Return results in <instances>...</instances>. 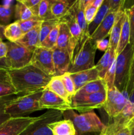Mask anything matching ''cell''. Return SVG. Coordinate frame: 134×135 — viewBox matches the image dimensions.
<instances>
[{
  "instance_id": "1",
  "label": "cell",
  "mask_w": 134,
  "mask_h": 135,
  "mask_svg": "<svg viewBox=\"0 0 134 135\" xmlns=\"http://www.w3.org/2000/svg\"><path fill=\"white\" fill-rule=\"evenodd\" d=\"M8 71L17 94L26 95L44 90L51 79V76L31 64Z\"/></svg>"
},
{
  "instance_id": "2",
  "label": "cell",
  "mask_w": 134,
  "mask_h": 135,
  "mask_svg": "<svg viewBox=\"0 0 134 135\" xmlns=\"http://www.w3.org/2000/svg\"><path fill=\"white\" fill-rule=\"evenodd\" d=\"M64 119H69L73 123L76 135H99L106 127L95 112H87L78 114L73 109L63 112Z\"/></svg>"
},
{
  "instance_id": "3",
  "label": "cell",
  "mask_w": 134,
  "mask_h": 135,
  "mask_svg": "<svg viewBox=\"0 0 134 135\" xmlns=\"http://www.w3.org/2000/svg\"><path fill=\"white\" fill-rule=\"evenodd\" d=\"M43 91L22 95L16 98L7 100L4 107V111L11 118H18L26 117L25 115L37 111L42 110L39 106V99Z\"/></svg>"
},
{
  "instance_id": "4",
  "label": "cell",
  "mask_w": 134,
  "mask_h": 135,
  "mask_svg": "<svg viewBox=\"0 0 134 135\" xmlns=\"http://www.w3.org/2000/svg\"><path fill=\"white\" fill-rule=\"evenodd\" d=\"M77 49L68 70V73L70 74L90 69L95 66V56L97 48L94 40L91 36L87 37Z\"/></svg>"
},
{
  "instance_id": "5",
  "label": "cell",
  "mask_w": 134,
  "mask_h": 135,
  "mask_svg": "<svg viewBox=\"0 0 134 135\" xmlns=\"http://www.w3.org/2000/svg\"><path fill=\"white\" fill-rule=\"evenodd\" d=\"M133 54L134 47L129 44L116 56L114 86L122 93L127 87Z\"/></svg>"
},
{
  "instance_id": "6",
  "label": "cell",
  "mask_w": 134,
  "mask_h": 135,
  "mask_svg": "<svg viewBox=\"0 0 134 135\" xmlns=\"http://www.w3.org/2000/svg\"><path fill=\"white\" fill-rule=\"evenodd\" d=\"M63 117L61 111L49 109L38 117L35 121L30 123L19 135H53L49 125L62 120Z\"/></svg>"
},
{
  "instance_id": "7",
  "label": "cell",
  "mask_w": 134,
  "mask_h": 135,
  "mask_svg": "<svg viewBox=\"0 0 134 135\" xmlns=\"http://www.w3.org/2000/svg\"><path fill=\"white\" fill-rule=\"evenodd\" d=\"M106 98V91L91 94H76L71 98V109L80 113L91 112L102 108Z\"/></svg>"
},
{
  "instance_id": "8",
  "label": "cell",
  "mask_w": 134,
  "mask_h": 135,
  "mask_svg": "<svg viewBox=\"0 0 134 135\" xmlns=\"http://www.w3.org/2000/svg\"><path fill=\"white\" fill-rule=\"evenodd\" d=\"M7 54L6 58L9 62L10 69H17L29 65L33 52L17 42H6Z\"/></svg>"
},
{
  "instance_id": "9",
  "label": "cell",
  "mask_w": 134,
  "mask_h": 135,
  "mask_svg": "<svg viewBox=\"0 0 134 135\" xmlns=\"http://www.w3.org/2000/svg\"><path fill=\"white\" fill-rule=\"evenodd\" d=\"M127 100L115 86L106 89V98L102 108L110 119L119 115L124 109Z\"/></svg>"
},
{
  "instance_id": "10",
  "label": "cell",
  "mask_w": 134,
  "mask_h": 135,
  "mask_svg": "<svg viewBox=\"0 0 134 135\" xmlns=\"http://www.w3.org/2000/svg\"><path fill=\"white\" fill-rule=\"evenodd\" d=\"M30 64L44 73L48 76H55V71L53 61V50L39 47L33 52Z\"/></svg>"
},
{
  "instance_id": "11",
  "label": "cell",
  "mask_w": 134,
  "mask_h": 135,
  "mask_svg": "<svg viewBox=\"0 0 134 135\" xmlns=\"http://www.w3.org/2000/svg\"><path fill=\"white\" fill-rule=\"evenodd\" d=\"M39 106L42 109H55L63 112L68 109H72L70 103L66 102L47 88L43 91L39 99Z\"/></svg>"
},
{
  "instance_id": "12",
  "label": "cell",
  "mask_w": 134,
  "mask_h": 135,
  "mask_svg": "<svg viewBox=\"0 0 134 135\" xmlns=\"http://www.w3.org/2000/svg\"><path fill=\"white\" fill-rule=\"evenodd\" d=\"M38 117L11 118L0 126V135H19Z\"/></svg>"
},
{
  "instance_id": "13",
  "label": "cell",
  "mask_w": 134,
  "mask_h": 135,
  "mask_svg": "<svg viewBox=\"0 0 134 135\" xmlns=\"http://www.w3.org/2000/svg\"><path fill=\"white\" fill-rule=\"evenodd\" d=\"M77 45V42L71 34L67 25L64 22H60L56 47L61 49V50H66L68 53L72 61Z\"/></svg>"
},
{
  "instance_id": "14",
  "label": "cell",
  "mask_w": 134,
  "mask_h": 135,
  "mask_svg": "<svg viewBox=\"0 0 134 135\" xmlns=\"http://www.w3.org/2000/svg\"><path fill=\"white\" fill-rule=\"evenodd\" d=\"M53 61L55 71V76H60L68 72L72 59L66 50L56 47L53 50Z\"/></svg>"
},
{
  "instance_id": "15",
  "label": "cell",
  "mask_w": 134,
  "mask_h": 135,
  "mask_svg": "<svg viewBox=\"0 0 134 135\" xmlns=\"http://www.w3.org/2000/svg\"><path fill=\"white\" fill-rule=\"evenodd\" d=\"M60 22H64L67 25L71 34L78 45L81 40L82 32L76 18V1H74L65 15L60 20Z\"/></svg>"
},
{
  "instance_id": "16",
  "label": "cell",
  "mask_w": 134,
  "mask_h": 135,
  "mask_svg": "<svg viewBox=\"0 0 134 135\" xmlns=\"http://www.w3.org/2000/svg\"><path fill=\"white\" fill-rule=\"evenodd\" d=\"M116 14L117 13L113 12H109L102 22L91 36V38L97 42L98 40L105 39L110 36V32L115 22Z\"/></svg>"
},
{
  "instance_id": "17",
  "label": "cell",
  "mask_w": 134,
  "mask_h": 135,
  "mask_svg": "<svg viewBox=\"0 0 134 135\" xmlns=\"http://www.w3.org/2000/svg\"><path fill=\"white\" fill-rule=\"evenodd\" d=\"M109 124L106 125L105 131L109 135H131L128 125V121L120 114L115 118L111 119Z\"/></svg>"
},
{
  "instance_id": "18",
  "label": "cell",
  "mask_w": 134,
  "mask_h": 135,
  "mask_svg": "<svg viewBox=\"0 0 134 135\" xmlns=\"http://www.w3.org/2000/svg\"><path fill=\"white\" fill-rule=\"evenodd\" d=\"M70 76L74 83L76 92L87 83L100 79L95 66L90 69L70 74Z\"/></svg>"
},
{
  "instance_id": "19",
  "label": "cell",
  "mask_w": 134,
  "mask_h": 135,
  "mask_svg": "<svg viewBox=\"0 0 134 135\" xmlns=\"http://www.w3.org/2000/svg\"><path fill=\"white\" fill-rule=\"evenodd\" d=\"M40 28L41 25H38L32 30L25 33L23 36L17 42L34 52L38 47H40Z\"/></svg>"
},
{
  "instance_id": "20",
  "label": "cell",
  "mask_w": 134,
  "mask_h": 135,
  "mask_svg": "<svg viewBox=\"0 0 134 135\" xmlns=\"http://www.w3.org/2000/svg\"><path fill=\"white\" fill-rule=\"evenodd\" d=\"M124 9L120 11L116 14L114 25L109 36V47L112 50L116 53L117 47L120 38L121 30L124 19Z\"/></svg>"
},
{
  "instance_id": "21",
  "label": "cell",
  "mask_w": 134,
  "mask_h": 135,
  "mask_svg": "<svg viewBox=\"0 0 134 135\" xmlns=\"http://www.w3.org/2000/svg\"><path fill=\"white\" fill-rule=\"evenodd\" d=\"M17 94L7 69H0V100Z\"/></svg>"
},
{
  "instance_id": "22",
  "label": "cell",
  "mask_w": 134,
  "mask_h": 135,
  "mask_svg": "<svg viewBox=\"0 0 134 135\" xmlns=\"http://www.w3.org/2000/svg\"><path fill=\"white\" fill-rule=\"evenodd\" d=\"M85 7V0L76 1V18L82 32V38L80 43L77 46L76 48L81 44L83 42L87 37L90 36L88 32V25L85 20L84 10Z\"/></svg>"
},
{
  "instance_id": "23",
  "label": "cell",
  "mask_w": 134,
  "mask_h": 135,
  "mask_svg": "<svg viewBox=\"0 0 134 135\" xmlns=\"http://www.w3.org/2000/svg\"><path fill=\"white\" fill-rule=\"evenodd\" d=\"M53 135H76L73 123L69 119H63L49 125Z\"/></svg>"
},
{
  "instance_id": "24",
  "label": "cell",
  "mask_w": 134,
  "mask_h": 135,
  "mask_svg": "<svg viewBox=\"0 0 134 135\" xmlns=\"http://www.w3.org/2000/svg\"><path fill=\"white\" fill-rule=\"evenodd\" d=\"M116 58V53L109 47L104 55L95 65L100 79H104L112 63Z\"/></svg>"
},
{
  "instance_id": "25",
  "label": "cell",
  "mask_w": 134,
  "mask_h": 135,
  "mask_svg": "<svg viewBox=\"0 0 134 135\" xmlns=\"http://www.w3.org/2000/svg\"><path fill=\"white\" fill-rule=\"evenodd\" d=\"M130 18H129L128 9L125 8L124 9V19L122 25V30H121L120 38L119 43L116 50V56L120 54L125 49V47L130 44Z\"/></svg>"
},
{
  "instance_id": "26",
  "label": "cell",
  "mask_w": 134,
  "mask_h": 135,
  "mask_svg": "<svg viewBox=\"0 0 134 135\" xmlns=\"http://www.w3.org/2000/svg\"><path fill=\"white\" fill-rule=\"evenodd\" d=\"M74 2L68 0H51V11L55 18L60 21L68 12Z\"/></svg>"
},
{
  "instance_id": "27",
  "label": "cell",
  "mask_w": 134,
  "mask_h": 135,
  "mask_svg": "<svg viewBox=\"0 0 134 135\" xmlns=\"http://www.w3.org/2000/svg\"><path fill=\"white\" fill-rule=\"evenodd\" d=\"M109 10H110L109 0H104L101 6L99 8L97 14H96L95 18H93L91 23L88 25V32H89L90 36L95 31V30L99 26L100 24L102 22L106 15L109 13Z\"/></svg>"
},
{
  "instance_id": "28",
  "label": "cell",
  "mask_w": 134,
  "mask_h": 135,
  "mask_svg": "<svg viewBox=\"0 0 134 135\" xmlns=\"http://www.w3.org/2000/svg\"><path fill=\"white\" fill-rule=\"evenodd\" d=\"M46 88L51 90V92L56 94L59 96H60L61 98L65 100L66 102L70 104V98L68 92L66 90L60 76H55L51 77V80L49 81Z\"/></svg>"
},
{
  "instance_id": "29",
  "label": "cell",
  "mask_w": 134,
  "mask_h": 135,
  "mask_svg": "<svg viewBox=\"0 0 134 135\" xmlns=\"http://www.w3.org/2000/svg\"><path fill=\"white\" fill-rule=\"evenodd\" d=\"M106 85L104 79H99L91 81L81 87L76 92L77 94H91L97 92L106 91Z\"/></svg>"
},
{
  "instance_id": "30",
  "label": "cell",
  "mask_w": 134,
  "mask_h": 135,
  "mask_svg": "<svg viewBox=\"0 0 134 135\" xmlns=\"http://www.w3.org/2000/svg\"><path fill=\"white\" fill-rule=\"evenodd\" d=\"M24 32L21 30L20 25L17 21L9 24L5 26L4 36L10 42H17L23 36Z\"/></svg>"
},
{
  "instance_id": "31",
  "label": "cell",
  "mask_w": 134,
  "mask_h": 135,
  "mask_svg": "<svg viewBox=\"0 0 134 135\" xmlns=\"http://www.w3.org/2000/svg\"><path fill=\"white\" fill-rule=\"evenodd\" d=\"M14 13L16 21H24L34 17L31 11L23 3L22 0L17 1L14 6Z\"/></svg>"
},
{
  "instance_id": "32",
  "label": "cell",
  "mask_w": 134,
  "mask_h": 135,
  "mask_svg": "<svg viewBox=\"0 0 134 135\" xmlns=\"http://www.w3.org/2000/svg\"><path fill=\"white\" fill-rule=\"evenodd\" d=\"M59 24L51 30V32L47 36V38L41 44L40 47L50 50H53L54 49L56 48L58 37H59Z\"/></svg>"
},
{
  "instance_id": "33",
  "label": "cell",
  "mask_w": 134,
  "mask_h": 135,
  "mask_svg": "<svg viewBox=\"0 0 134 135\" xmlns=\"http://www.w3.org/2000/svg\"><path fill=\"white\" fill-rule=\"evenodd\" d=\"M60 23V21L56 18L49 21H42L41 24L40 34H39V42L40 45L43 41L45 40L48 34L51 32V30L54 28L56 26H57Z\"/></svg>"
},
{
  "instance_id": "34",
  "label": "cell",
  "mask_w": 134,
  "mask_h": 135,
  "mask_svg": "<svg viewBox=\"0 0 134 135\" xmlns=\"http://www.w3.org/2000/svg\"><path fill=\"white\" fill-rule=\"evenodd\" d=\"M39 19L42 21H49L55 18L51 11L50 1L49 0H41L39 5L38 15Z\"/></svg>"
},
{
  "instance_id": "35",
  "label": "cell",
  "mask_w": 134,
  "mask_h": 135,
  "mask_svg": "<svg viewBox=\"0 0 134 135\" xmlns=\"http://www.w3.org/2000/svg\"><path fill=\"white\" fill-rule=\"evenodd\" d=\"M13 13V8L11 5H0V24L5 26L9 25Z\"/></svg>"
},
{
  "instance_id": "36",
  "label": "cell",
  "mask_w": 134,
  "mask_h": 135,
  "mask_svg": "<svg viewBox=\"0 0 134 135\" xmlns=\"http://www.w3.org/2000/svg\"><path fill=\"white\" fill-rule=\"evenodd\" d=\"M17 22L19 24L21 30H22L24 34H25L30 30H32L33 28L36 27L38 25H40L42 24V21H41L38 17L34 16V17L26 20V21H17Z\"/></svg>"
},
{
  "instance_id": "37",
  "label": "cell",
  "mask_w": 134,
  "mask_h": 135,
  "mask_svg": "<svg viewBox=\"0 0 134 135\" xmlns=\"http://www.w3.org/2000/svg\"><path fill=\"white\" fill-rule=\"evenodd\" d=\"M60 78L63 81L64 88H65L66 92H68L71 100V98L76 94V91L75 89L74 83L73 80L71 77L70 74L69 73H66L64 75L60 76Z\"/></svg>"
},
{
  "instance_id": "38",
  "label": "cell",
  "mask_w": 134,
  "mask_h": 135,
  "mask_svg": "<svg viewBox=\"0 0 134 135\" xmlns=\"http://www.w3.org/2000/svg\"><path fill=\"white\" fill-rule=\"evenodd\" d=\"M98 9L92 5L91 3V0H85V10H84V14H85V20L87 21V23L89 25L91 23L93 18L95 17L96 14L97 13Z\"/></svg>"
},
{
  "instance_id": "39",
  "label": "cell",
  "mask_w": 134,
  "mask_h": 135,
  "mask_svg": "<svg viewBox=\"0 0 134 135\" xmlns=\"http://www.w3.org/2000/svg\"><path fill=\"white\" fill-rule=\"evenodd\" d=\"M116 59L112 63L111 66L108 70L104 80L106 83V88H110L114 86V80H115V74H116Z\"/></svg>"
},
{
  "instance_id": "40",
  "label": "cell",
  "mask_w": 134,
  "mask_h": 135,
  "mask_svg": "<svg viewBox=\"0 0 134 135\" xmlns=\"http://www.w3.org/2000/svg\"><path fill=\"white\" fill-rule=\"evenodd\" d=\"M23 3L30 9L34 16L38 17L39 11V5L41 0H22Z\"/></svg>"
},
{
  "instance_id": "41",
  "label": "cell",
  "mask_w": 134,
  "mask_h": 135,
  "mask_svg": "<svg viewBox=\"0 0 134 135\" xmlns=\"http://www.w3.org/2000/svg\"><path fill=\"white\" fill-rule=\"evenodd\" d=\"M109 3H110L109 12L118 13L119 11L125 9V1L123 0H109Z\"/></svg>"
},
{
  "instance_id": "42",
  "label": "cell",
  "mask_w": 134,
  "mask_h": 135,
  "mask_svg": "<svg viewBox=\"0 0 134 135\" xmlns=\"http://www.w3.org/2000/svg\"><path fill=\"white\" fill-rule=\"evenodd\" d=\"M7 101V100H6L5 98L0 100V126L3 123L8 121L9 119L11 118L10 115L5 113V111H4V107H5V103Z\"/></svg>"
},
{
  "instance_id": "43",
  "label": "cell",
  "mask_w": 134,
  "mask_h": 135,
  "mask_svg": "<svg viewBox=\"0 0 134 135\" xmlns=\"http://www.w3.org/2000/svg\"><path fill=\"white\" fill-rule=\"evenodd\" d=\"M128 9L130 26V44L134 47V11H131L129 9Z\"/></svg>"
},
{
  "instance_id": "44",
  "label": "cell",
  "mask_w": 134,
  "mask_h": 135,
  "mask_svg": "<svg viewBox=\"0 0 134 135\" xmlns=\"http://www.w3.org/2000/svg\"><path fill=\"white\" fill-rule=\"evenodd\" d=\"M97 44V48L102 51H106L109 49V40L105 39L101 40L96 42Z\"/></svg>"
},
{
  "instance_id": "45",
  "label": "cell",
  "mask_w": 134,
  "mask_h": 135,
  "mask_svg": "<svg viewBox=\"0 0 134 135\" xmlns=\"http://www.w3.org/2000/svg\"><path fill=\"white\" fill-rule=\"evenodd\" d=\"M7 46L6 43L0 39V59L5 58L7 54Z\"/></svg>"
},
{
  "instance_id": "46",
  "label": "cell",
  "mask_w": 134,
  "mask_h": 135,
  "mask_svg": "<svg viewBox=\"0 0 134 135\" xmlns=\"http://www.w3.org/2000/svg\"><path fill=\"white\" fill-rule=\"evenodd\" d=\"M10 69V66H9V62H8L7 58H3L0 59V69Z\"/></svg>"
},
{
  "instance_id": "47",
  "label": "cell",
  "mask_w": 134,
  "mask_h": 135,
  "mask_svg": "<svg viewBox=\"0 0 134 135\" xmlns=\"http://www.w3.org/2000/svg\"><path fill=\"white\" fill-rule=\"evenodd\" d=\"M103 1L104 0H91L92 5L97 9H99V8L101 6Z\"/></svg>"
},
{
  "instance_id": "48",
  "label": "cell",
  "mask_w": 134,
  "mask_h": 135,
  "mask_svg": "<svg viewBox=\"0 0 134 135\" xmlns=\"http://www.w3.org/2000/svg\"><path fill=\"white\" fill-rule=\"evenodd\" d=\"M5 26H6L0 24V39L2 40L5 38V36H4V31H5Z\"/></svg>"
},
{
  "instance_id": "49",
  "label": "cell",
  "mask_w": 134,
  "mask_h": 135,
  "mask_svg": "<svg viewBox=\"0 0 134 135\" xmlns=\"http://www.w3.org/2000/svg\"><path fill=\"white\" fill-rule=\"evenodd\" d=\"M129 129H130V134H131V135H134V125H131V126L129 127Z\"/></svg>"
},
{
  "instance_id": "50",
  "label": "cell",
  "mask_w": 134,
  "mask_h": 135,
  "mask_svg": "<svg viewBox=\"0 0 134 135\" xmlns=\"http://www.w3.org/2000/svg\"><path fill=\"white\" fill-rule=\"evenodd\" d=\"M134 125V111H133V115L132 119H131V121H130V123H129V124H128V127L130 126H131V125Z\"/></svg>"
},
{
  "instance_id": "51",
  "label": "cell",
  "mask_w": 134,
  "mask_h": 135,
  "mask_svg": "<svg viewBox=\"0 0 134 135\" xmlns=\"http://www.w3.org/2000/svg\"><path fill=\"white\" fill-rule=\"evenodd\" d=\"M129 9H130V11H134V3L133 4L132 6H131V7L129 8Z\"/></svg>"
},
{
  "instance_id": "52",
  "label": "cell",
  "mask_w": 134,
  "mask_h": 135,
  "mask_svg": "<svg viewBox=\"0 0 134 135\" xmlns=\"http://www.w3.org/2000/svg\"><path fill=\"white\" fill-rule=\"evenodd\" d=\"M104 130H105V129H104ZM99 135H109L108 134H106V133H105V131H103L102 132V133H101V134H100Z\"/></svg>"
}]
</instances>
